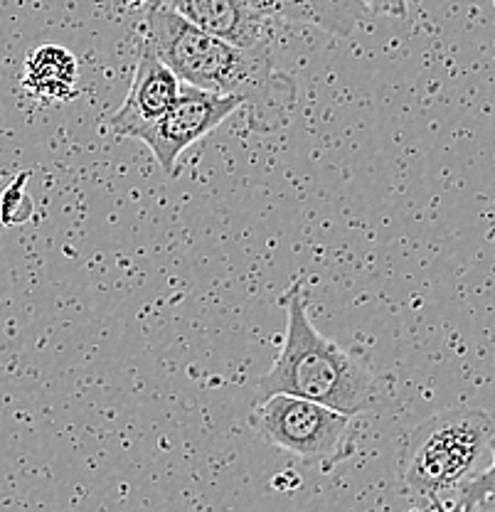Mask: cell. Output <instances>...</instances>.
<instances>
[{
    "label": "cell",
    "mask_w": 495,
    "mask_h": 512,
    "mask_svg": "<svg viewBox=\"0 0 495 512\" xmlns=\"http://www.w3.org/2000/svg\"><path fill=\"white\" fill-rule=\"evenodd\" d=\"M190 87L237 96L252 111L254 128L286 124L296 84L274 62L271 45L237 47L202 32L163 3L148 5L143 40Z\"/></svg>",
    "instance_id": "6da1fadb"
},
{
    "label": "cell",
    "mask_w": 495,
    "mask_h": 512,
    "mask_svg": "<svg viewBox=\"0 0 495 512\" xmlns=\"http://www.w3.org/2000/svg\"><path fill=\"white\" fill-rule=\"evenodd\" d=\"M257 399L274 394L311 399L340 414L360 416L385 397V380L358 350H345L318 333L296 281L286 291V333L274 365L264 372Z\"/></svg>",
    "instance_id": "7a4b0ae2"
},
{
    "label": "cell",
    "mask_w": 495,
    "mask_h": 512,
    "mask_svg": "<svg viewBox=\"0 0 495 512\" xmlns=\"http://www.w3.org/2000/svg\"><path fill=\"white\" fill-rule=\"evenodd\" d=\"M493 444L495 419L483 409L459 407L429 416L404 446L402 483L412 495L446 500L491 466Z\"/></svg>",
    "instance_id": "3957f363"
},
{
    "label": "cell",
    "mask_w": 495,
    "mask_h": 512,
    "mask_svg": "<svg viewBox=\"0 0 495 512\" xmlns=\"http://www.w3.org/2000/svg\"><path fill=\"white\" fill-rule=\"evenodd\" d=\"M249 424L269 446L326 473L348 461L358 441L355 416L291 394L257 399Z\"/></svg>",
    "instance_id": "277c9868"
},
{
    "label": "cell",
    "mask_w": 495,
    "mask_h": 512,
    "mask_svg": "<svg viewBox=\"0 0 495 512\" xmlns=\"http://www.w3.org/2000/svg\"><path fill=\"white\" fill-rule=\"evenodd\" d=\"M242 106V99H237V96L212 94L180 82V94L173 101V106L165 111L161 119L138 131L136 141L146 143L153 156H156L158 165L163 168V173L175 178L178 175V160L185 148L215 131L222 121L237 114Z\"/></svg>",
    "instance_id": "5b68a950"
},
{
    "label": "cell",
    "mask_w": 495,
    "mask_h": 512,
    "mask_svg": "<svg viewBox=\"0 0 495 512\" xmlns=\"http://www.w3.org/2000/svg\"><path fill=\"white\" fill-rule=\"evenodd\" d=\"M180 94V79L146 42H141L138 62L133 69L131 89L124 104L109 119L111 133L121 138H136L148 124L161 119Z\"/></svg>",
    "instance_id": "8992f818"
},
{
    "label": "cell",
    "mask_w": 495,
    "mask_h": 512,
    "mask_svg": "<svg viewBox=\"0 0 495 512\" xmlns=\"http://www.w3.org/2000/svg\"><path fill=\"white\" fill-rule=\"evenodd\" d=\"M190 25L237 47L271 45V20L249 0H153Z\"/></svg>",
    "instance_id": "52a82bcc"
},
{
    "label": "cell",
    "mask_w": 495,
    "mask_h": 512,
    "mask_svg": "<svg viewBox=\"0 0 495 512\" xmlns=\"http://www.w3.org/2000/svg\"><path fill=\"white\" fill-rule=\"evenodd\" d=\"M269 20L313 25L328 35L348 40L370 10L355 0H249Z\"/></svg>",
    "instance_id": "ba28073f"
},
{
    "label": "cell",
    "mask_w": 495,
    "mask_h": 512,
    "mask_svg": "<svg viewBox=\"0 0 495 512\" xmlns=\"http://www.w3.org/2000/svg\"><path fill=\"white\" fill-rule=\"evenodd\" d=\"M79 64L72 52L60 45H42L25 60L23 87L33 99L45 104L69 101L77 94Z\"/></svg>",
    "instance_id": "9c48e42d"
},
{
    "label": "cell",
    "mask_w": 495,
    "mask_h": 512,
    "mask_svg": "<svg viewBox=\"0 0 495 512\" xmlns=\"http://www.w3.org/2000/svg\"><path fill=\"white\" fill-rule=\"evenodd\" d=\"M473 510L495 512V444H493L491 466L483 468V471L473 480H468L459 493H456V503L451 505V512H473Z\"/></svg>",
    "instance_id": "30bf717a"
},
{
    "label": "cell",
    "mask_w": 495,
    "mask_h": 512,
    "mask_svg": "<svg viewBox=\"0 0 495 512\" xmlns=\"http://www.w3.org/2000/svg\"><path fill=\"white\" fill-rule=\"evenodd\" d=\"M25 185V175H20V180L15 185H10L8 190H5L3 195V202H0V220L5 224H18V222H25L23 215H20L18 205L23 202V205H30V200H25V195H20V188Z\"/></svg>",
    "instance_id": "8fae6325"
},
{
    "label": "cell",
    "mask_w": 495,
    "mask_h": 512,
    "mask_svg": "<svg viewBox=\"0 0 495 512\" xmlns=\"http://www.w3.org/2000/svg\"><path fill=\"white\" fill-rule=\"evenodd\" d=\"M370 13L387 15V18H407L409 13V0H355Z\"/></svg>",
    "instance_id": "7c38bea8"
},
{
    "label": "cell",
    "mask_w": 495,
    "mask_h": 512,
    "mask_svg": "<svg viewBox=\"0 0 495 512\" xmlns=\"http://www.w3.org/2000/svg\"><path fill=\"white\" fill-rule=\"evenodd\" d=\"M153 0H126V5H131V8H146V5H151Z\"/></svg>",
    "instance_id": "4fadbf2b"
},
{
    "label": "cell",
    "mask_w": 495,
    "mask_h": 512,
    "mask_svg": "<svg viewBox=\"0 0 495 512\" xmlns=\"http://www.w3.org/2000/svg\"><path fill=\"white\" fill-rule=\"evenodd\" d=\"M409 3H419V0H409Z\"/></svg>",
    "instance_id": "5bb4252c"
},
{
    "label": "cell",
    "mask_w": 495,
    "mask_h": 512,
    "mask_svg": "<svg viewBox=\"0 0 495 512\" xmlns=\"http://www.w3.org/2000/svg\"><path fill=\"white\" fill-rule=\"evenodd\" d=\"M473 512H486V510H473Z\"/></svg>",
    "instance_id": "9a60e30c"
}]
</instances>
